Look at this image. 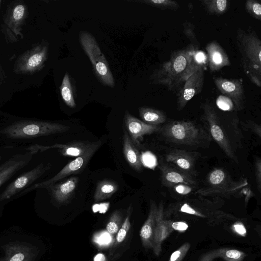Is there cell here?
Returning <instances> with one entry per match:
<instances>
[{"mask_svg":"<svg viewBox=\"0 0 261 261\" xmlns=\"http://www.w3.org/2000/svg\"><path fill=\"white\" fill-rule=\"evenodd\" d=\"M70 128L68 125L49 121L7 118L0 120V144L8 148L39 145L41 139L65 133Z\"/></svg>","mask_w":261,"mask_h":261,"instance_id":"6da1fadb","label":"cell"},{"mask_svg":"<svg viewBox=\"0 0 261 261\" xmlns=\"http://www.w3.org/2000/svg\"><path fill=\"white\" fill-rule=\"evenodd\" d=\"M199 51L191 44L173 52L170 59L155 69L150 79L156 85L178 93L186 80L204 64L199 59Z\"/></svg>","mask_w":261,"mask_h":261,"instance_id":"7a4b0ae2","label":"cell"},{"mask_svg":"<svg viewBox=\"0 0 261 261\" xmlns=\"http://www.w3.org/2000/svg\"><path fill=\"white\" fill-rule=\"evenodd\" d=\"M243 70L255 86H261V41L251 28L239 29L236 36Z\"/></svg>","mask_w":261,"mask_h":261,"instance_id":"3957f363","label":"cell"},{"mask_svg":"<svg viewBox=\"0 0 261 261\" xmlns=\"http://www.w3.org/2000/svg\"><path fill=\"white\" fill-rule=\"evenodd\" d=\"M159 132L167 141L179 145L200 146L210 140L202 127L190 121H170Z\"/></svg>","mask_w":261,"mask_h":261,"instance_id":"277c9868","label":"cell"},{"mask_svg":"<svg viewBox=\"0 0 261 261\" xmlns=\"http://www.w3.org/2000/svg\"><path fill=\"white\" fill-rule=\"evenodd\" d=\"M79 39L99 81L104 85L113 87L115 85L113 75L95 38L89 32L82 31L80 33Z\"/></svg>","mask_w":261,"mask_h":261,"instance_id":"5b68a950","label":"cell"},{"mask_svg":"<svg viewBox=\"0 0 261 261\" xmlns=\"http://www.w3.org/2000/svg\"><path fill=\"white\" fill-rule=\"evenodd\" d=\"M51 167L49 163H40L32 169L13 178L0 193V203L18 197L24 190L35 184Z\"/></svg>","mask_w":261,"mask_h":261,"instance_id":"8992f818","label":"cell"},{"mask_svg":"<svg viewBox=\"0 0 261 261\" xmlns=\"http://www.w3.org/2000/svg\"><path fill=\"white\" fill-rule=\"evenodd\" d=\"M201 107L203 111L201 118L206 124L211 137L229 158L238 163V159L222 127L214 108L208 101L203 103Z\"/></svg>","mask_w":261,"mask_h":261,"instance_id":"52a82bcc","label":"cell"},{"mask_svg":"<svg viewBox=\"0 0 261 261\" xmlns=\"http://www.w3.org/2000/svg\"><path fill=\"white\" fill-rule=\"evenodd\" d=\"M48 45L42 42L21 55L15 62L14 71L18 74H31L41 70L47 60Z\"/></svg>","mask_w":261,"mask_h":261,"instance_id":"ba28073f","label":"cell"},{"mask_svg":"<svg viewBox=\"0 0 261 261\" xmlns=\"http://www.w3.org/2000/svg\"><path fill=\"white\" fill-rule=\"evenodd\" d=\"M96 151H93L88 153L85 155L75 158L73 160L71 161L67 164L56 175L45 181L36 182L22 191L19 195L18 197L33 190L39 188H45L71 175L81 172L84 169Z\"/></svg>","mask_w":261,"mask_h":261,"instance_id":"9c48e42d","label":"cell"},{"mask_svg":"<svg viewBox=\"0 0 261 261\" xmlns=\"http://www.w3.org/2000/svg\"><path fill=\"white\" fill-rule=\"evenodd\" d=\"M27 151L12 155L0 165V188L18 174L32 160L38 151L28 149Z\"/></svg>","mask_w":261,"mask_h":261,"instance_id":"30bf717a","label":"cell"},{"mask_svg":"<svg viewBox=\"0 0 261 261\" xmlns=\"http://www.w3.org/2000/svg\"><path fill=\"white\" fill-rule=\"evenodd\" d=\"M213 81L219 91L232 101L236 110L243 109L245 96L242 79L214 77Z\"/></svg>","mask_w":261,"mask_h":261,"instance_id":"8fae6325","label":"cell"},{"mask_svg":"<svg viewBox=\"0 0 261 261\" xmlns=\"http://www.w3.org/2000/svg\"><path fill=\"white\" fill-rule=\"evenodd\" d=\"M204 74L203 66H202L185 82L177 94L178 111L182 110L192 98L201 92L203 87Z\"/></svg>","mask_w":261,"mask_h":261,"instance_id":"7c38bea8","label":"cell"},{"mask_svg":"<svg viewBox=\"0 0 261 261\" xmlns=\"http://www.w3.org/2000/svg\"><path fill=\"white\" fill-rule=\"evenodd\" d=\"M162 184L167 187H173L179 184L195 186L197 183L195 177L185 173L171 165L162 163L159 166Z\"/></svg>","mask_w":261,"mask_h":261,"instance_id":"4fadbf2b","label":"cell"},{"mask_svg":"<svg viewBox=\"0 0 261 261\" xmlns=\"http://www.w3.org/2000/svg\"><path fill=\"white\" fill-rule=\"evenodd\" d=\"M164 216V206L161 202L158 206L152 249L154 254L157 256L160 255L162 251L163 241L174 230L171 226L173 221L165 220Z\"/></svg>","mask_w":261,"mask_h":261,"instance_id":"5bb4252c","label":"cell"},{"mask_svg":"<svg viewBox=\"0 0 261 261\" xmlns=\"http://www.w3.org/2000/svg\"><path fill=\"white\" fill-rule=\"evenodd\" d=\"M196 153L181 149H172L165 156L166 161L174 167L193 176L196 175L194 166Z\"/></svg>","mask_w":261,"mask_h":261,"instance_id":"9a60e30c","label":"cell"},{"mask_svg":"<svg viewBox=\"0 0 261 261\" xmlns=\"http://www.w3.org/2000/svg\"><path fill=\"white\" fill-rule=\"evenodd\" d=\"M79 178L72 176L65 180L50 185L46 189L52 200L58 204L68 202L77 188Z\"/></svg>","mask_w":261,"mask_h":261,"instance_id":"2e32d148","label":"cell"},{"mask_svg":"<svg viewBox=\"0 0 261 261\" xmlns=\"http://www.w3.org/2000/svg\"><path fill=\"white\" fill-rule=\"evenodd\" d=\"M125 125L127 133L134 144H139V140L143 136L159 132V126L151 125L132 116L126 111L124 116Z\"/></svg>","mask_w":261,"mask_h":261,"instance_id":"e0dca14e","label":"cell"},{"mask_svg":"<svg viewBox=\"0 0 261 261\" xmlns=\"http://www.w3.org/2000/svg\"><path fill=\"white\" fill-rule=\"evenodd\" d=\"M102 144V140L94 142L87 141H73L61 144L59 149L60 152L64 156L78 158L85 155L93 151H97Z\"/></svg>","mask_w":261,"mask_h":261,"instance_id":"ac0fdd59","label":"cell"},{"mask_svg":"<svg viewBox=\"0 0 261 261\" xmlns=\"http://www.w3.org/2000/svg\"><path fill=\"white\" fill-rule=\"evenodd\" d=\"M205 49L208 66L211 71H217L224 67L230 65L228 56L216 41L214 40L207 44Z\"/></svg>","mask_w":261,"mask_h":261,"instance_id":"d6986e66","label":"cell"},{"mask_svg":"<svg viewBox=\"0 0 261 261\" xmlns=\"http://www.w3.org/2000/svg\"><path fill=\"white\" fill-rule=\"evenodd\" d=\"M157 210L158 206L156 203L151 201L148 217L140 231L142 244L146 249H152Z\"/></svg>","mask_w":261,"mask_h":261,"instance_id":"ffe728a7","label":"cell"},{"mask_svg":"<svg viewBox=\"0 0 261 261\" xmlns=\"http://www.w3.org/2000/svg\"><path fill=\"white\" fill-rule=\"evenodd\" d=\"M26 16V7L24 5L18 4L10 9L5 19L7 32L20 35L21 26L23 24Z\"/></svg>","mask_w":261,"mask_h":261,"instance_id":"44dd1931","label":"cell"},{"mask_svg":"<svg viewBox=\"0 0 261 261\" xmlns=\"http://www.w3.org/2000/svg\"><path fill=\"white\" fill-rule=\"evenodd\" d=\"M209 187L214 188H227L235 187L247 182L243 178L238 181H233L229 174L224 169L215 168L212 170L206 177Z\"/></svg>","mask_w":261,"mask_h":261,"instance_id":"7402d4cb","label":"cell"},{"mask_svg":"<svg viewBox=\"0 0 261 261\" xmlns=\"http://www.w3.org/2000/svg\"><path fill=\"white\" fill-rule=\"evenodd\" d=\"M246 254L235 249L221 248L202 254L198 261H213L215 258H222L225 261H242Z\"/></svg>","mask_w":261,"mask_h":261,"instance_id":"603a6c76","label":"cell"},{"mask_svg":"<svg viewBox=\"0 0 261 261\" xmlns=\"http://www.w3.org/2000/svg\"><path fill=\"white\" fill-rule=\"evenodd\" d=\"M123 152L129 165L135 170L140 171L143 166L140 154L126 130L123 135Z\"/></svg>","mask_w":261,"mask_h":261,"instance_id":"cb8c5ba5","label":"cell"},{"mask_svg":"<svg viewBox=\"0 0 261 261\" xmlns=\"http://www.w3.org/2000/svg\"><path fill=\"white\" fill-rule=\"evenodd\" d=\"M248 184L247 182L239 186L227 188H214L208 187L199 189L196 193L203 196H235L239 194H244V188Z\"/></svg>","mask_w":261,"mask_h":261,"instance_id":"d4e9b609","label":"cell"},{"mask_svg":"<svg viewBox=\"0 0 261 261\" xmlns=\"http://www.w3.org/2000/svg\"><path fill=\"white\" fill-rule=\"evenodd\" d=\"M118 189V185L115 181L107 179L100 180L98 182L94 192V202H99L110 198Z\"/></svg>","mask_w":261,"mask_h":261,"instance_id":"484cf974","label":"cell"},{"mask_svg":"<svg viewBox=\"0 0 261 261\" xmlns=\"http://www.w3.org/2000/svg\"><path fill=\"white\" fill-rule=\"evenodd\" d=\"M139 113L142 121L149 125L159 126L166 120V116L163 112L151 108L140 107Z\"/></svg>","mask_w":261,"mask_h":261,"instance_id":"4316f807","label":"cell"},{"mask_svg":"<svg viewBox=\"0 0 261 261\" xmlns=\"http://www.w3.org/2000/svg\"><path fill=\"white\" fill-rule=\"evenodd\" d=\"M200 3L211 15H222L229 7V2L227 0H202Z\"/></svg>","mask_w":261,"mask_h":261,"instance_id":"83f0119b","label":"cell"},{"mask_svg":"<svg viewBox=\"0 0 261 261\" xmlns=\"http://www.w3.org/2000/svg\"><path fill=\"white\" fill-rule=\"evenodd\" d=\"M60 92L63 101L67 106L71 108L75 107L72 85L67 72H66L63 77L60 87Z\"/></svg>","mask_w":261,"mask_h":261,"instance_id":"f1b7e54d","label":"cell"},{"mask_svg":"<svg viewBox=\"0 0 261 261\" xmlns=\"http://www.w3.org/2000/svg\"><path fill=\"white\" fill-rule=\"evenodd\" d=\"M123 213L117 210L111 214L106 225L107 231L111 234H117L123 223Z\"/></svg>","mask_w":261,"mask_h":261,"instance_id":"f546056e","label":"cell"},{"mask_svg":"<svg viewBox=\"0 0 261 261\" xmlns=\"http://www.w3.org/2000/svg\"><path fill=\"white\" fill-rule=\"evenodd\" d=\"M140 2L161 10L176 11L180 7L177 2L171 0H143Z\"/></svg>","mask_w":261,"mask_h":261,"instance_id":"4dcf8cb0","label":"cell"},{"mask_svg":"<svg viewBox=\"0 0 261 261\" xmlns=\"http://www.w3.org/2000/svg\"><path fill=\"white\" fill-rule=\"evenodd\" d=\"M132 208L130 206L127 210L126 217L123 223L117 233L116 242L117 244L122 243L125 239L128 231L130 227V217L132 214Z\"/></svg>","mask_w":261,"mask_h":261,"instance_id":"1f68e13d","label":"cell"},{"mask_svg":"<svg viewBox=\"0 0 261 261\" xmlns=\"http://www.w3.org/2000/svg\"><path fill=\"white\" fill-rule=\"evenodd\" d=\"M183 32L196 50L199 51L200 45L196 38L194 32V26L190 22L186 21L183 23Z\"/></svg>","mask_w":261,"mask_h":261,"instance_id":"d6a6232c","label":"cell"},{"mask_svg":"<svg viewBox=\"0 0 261 261\" xmlns=\"http://www.w3.org/2000/svg\"><path fill=\"white\" fill-rule=\"evenodd\" d=\"M245 9L252 17L261 20V4L256 0H248L245 3Z\"/></svg>","mask_w":261,"mask_h":261,"instance_id":"836d02e7","label":"cell"},{"mask_svg":"<svg viewBox=\"0 0 261 261\" xmlns=\"http://www.w3.org/2000/svg\"><path fill=\"white\" fill-rule=\"evenodd\" d=\"M190 247V243L187 242L183 244L172 253L168 261H182L189 251Z\"/></svg>","mask_w":261,"mask_h":261,"instance_id":"e575fe53","label":"cell"},{"mask_svg":"<svg viewBox=\"0 0 261 261\" xmlns=\"http://www.w3.org/2000/svg\"><path fill=\"white\" fill-rule=\"evenodd\" d=\"M242 126L245 130H250L258 137H261V127L259 124H258L254 122L249 120L246 122H242Z\"/></svg>","mask_w":261,"mask_h":261,"instance_id":"d590c367","label":"cell"},{"mask_svg":"<svg viewBox=\"0 0 261 261\" xmlns=\"http://www.w3.org/2000/svg\"><path fill=\"white\" fill-rule=\"evenodd\" d=\"M94 239H101V241H99L96 243V244L99 246H108L110 243H111V234L107 232H102L99 233L95 234Z\"/></svg>","mask_w":261,"mask_h":261,"instance_id":"8d00e7d4","label":"cell"},{"mask_svg":"<svg viewBox=\"0 0 261 261\" xmlns=\"http://www.w3.org/2000/svg\"><path fill=\"white\" fill-rule=\"evenodd\" d=\"M255 176L257 188L259 192L261 190V160L259 157L256 158L255 163Z\"/></svg>","mask_w":261,"mask_h":261,"instance_id":"74e56055","label":"cell"},{"mask_svg":"<svg viewBox=\"0 0 261 261\" xmlns=\"http://www.w3.org/2000/svg\"><path fill=\"white\" fill-rule=\"evenodd\" d=\"M218 106L222 109L229 110L233 104L232 101L226 96H219L217 99Z\"/></svg>","mask_w":261,"mask_h":261,"instance_id":"f35d334b","label":"cell"},{"mask_svg":"<svg viewBox=\"0 0 261 261\" xmlns=\"http://www.w3.org/2000/svg\"><path fill=\"white\" fill-rule=\"evenodd\" d=\"M193 186L179 184L173 187L175 191L181 195H188L192 192L193 191Z\"/></svg>","mask_w":261,"mask_h":261,"instance_id":"ab89813d","label":"cell"},{"mask_svg":"<svg viewBox=\"0 0 261 261\" xmlns=\"http://www.w3.org/2000/svg\"><path fill=\"white\" fill-rule=\"evenodd\" d=\"M171 226L173 230L181 232L186 230L188 228L187 223L183 221H173Z\"/></svg>","mask_w":261,"mask_h":261,"instance_id":"60d3db41","label":"cell"},{"mask_svg":"<svg viewBox=\"0 0 261 261\" xmlns=\"http://www.w3.org/2000/svg\"><path fill=\"white\" fill-rule=\"evenodd\" d=\"M233 228L238 234L242 236L246 235V230L243 224L237 223L233 225Z\"/></svg>","mask_w":261,"mask_h":261,"instance_id":"b9f144b4","label":"cell"},{"mask_svg":"<svg viewBox=\"0 0 261 261\" xmlns=\"http://www.w3.org/2000/svg\"><path fill=\"white\" fill-rule=\"evenodd\" d=\"M24 256L23 254L19 253L13 255L10 261H23Z\"/></svg>","mask_w":261,"mask_h":261,"instance_id":"7bdbcfd3","label":"cell"},{"mask_svg":"<svg viewBox=\"0 0 261 261\" xmlns=\"http://www.w3.org/2000/svg\"><path fill=\"white\" fill-rule=\"evenodd\" d=\"M3 154L2 153L0 152V165L3 162Z\"/></svg>","mask_w":261,"mask_h":261,"instance_id":"ee69618b","label":"cell"},{"mask_svg":"<svg viewBox=\"0 0 261 261\" xmlns=\"http://www.w3.org/2000/svg\"><path fill=\"white\" fill-rule=\"evenodd\" d=\"M0 3H1V1H0Z\"/></svg>","mask_w":261,"mask_h":261,"instance_id":"f6af8a7d","label":"cell"}]
</instances>
